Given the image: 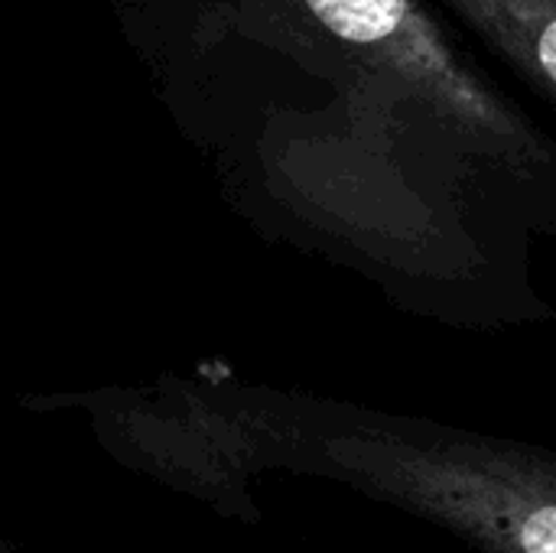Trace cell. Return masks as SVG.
<instances>
[{
	"mask_svg": "<svg viewBox=\"0 0 556 553\" xmlns=\"http://www.w3.org/2000/svg\"><path fill=\"white\" fill-rule=\"evenodd\" d=\"M277 456L479 553H556V450L332 398L274 414Z\"/></svg>",
	"mask_w": 556,
	"mask_h": 553,
	"instance_id": "1",
	"label": "cell"
},
{
	"mask_svg": "<svg viewBox=\"0 0 556 553\" xmlns=\"http://www.w3.org/2000/svg\"><path fill=\"white\" fill-rule=\"evenodd\" d=\"M244 13L345 55L466 137L556 235V134L430 0H241Z\"/></svg>",
	"mask_w": 556,
	"mask_h": 553,
	"instance_id": "2",
	"label": "cell"
},
{
	"mask_svg": "<svg viewBox=\"0 0 556 553\" xmlns=\"http://www.w3.org/2000/svg\"><path fill=\"white\" fill-rule=\"evenodd\" d=\"M492 65L556 111V0H430Z\"/></svg>",
	"mask_w": 556,
	"mask_h": 553,
	"instance_id": "3",
	"label": "cell"
}]
</instances>
